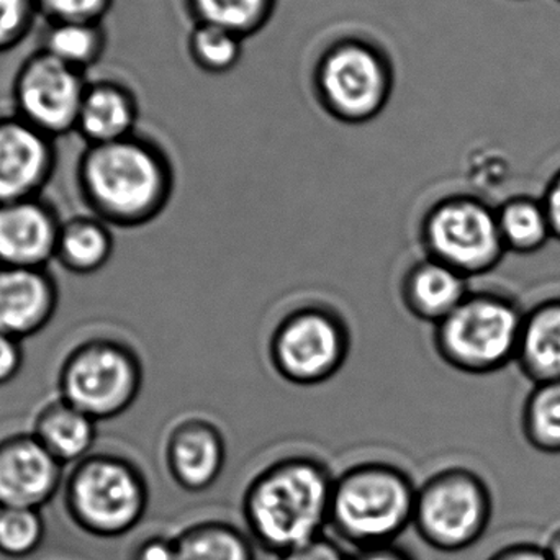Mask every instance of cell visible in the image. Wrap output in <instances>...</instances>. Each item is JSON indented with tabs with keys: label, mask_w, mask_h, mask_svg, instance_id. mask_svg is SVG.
<instances>
[{
	"label": "cell",
	"mask_w": 560,
	"mask_h": 560,
	"mask_svg": "<svg viewBox=\"0 0 560 560\" xmlns=\"http://www.w3.org/2000/svg\"><path fill=\"white\" fill-rule=\"evenodd\" d=\"M85 209L112 229L153 223L173 199L176 174L167 154L140 138L89 144L75 166Z\"/></svg>",
	"instance_id": "1"
},
{
	"label": "cell",
	"mask_w": 560,
	"mask_h": 560,
	"mask_svg": "<svg viewBox=\"0 0 560 560\" xmlns=\"http://www.w3.org/2000/svg\"><path fill=\"white\" fill-rule=\"evenodd\" d=\"M332 486L335 479L318 459L276 460L253 479L243 500L253 538L279 556L319 538L329 523Z\"/></svg>",
	"instance_id": "2"
},
{
	"label": "cell",
	"mask_w": 560,
	"mask_h": 560,
	"mask_svg": "<svg viewBox=\"0 0 560 560\" xmlns=\"http://www.w3.org/2000/svg\"><path fill=\"white\" fill-rule=\"evenodd\" d=\"M418 487L394 464L362 463L335 479L329 525L359 549L392 545L413 525Z\"/></svg>",
	"instance_id": "3"
},
{
	"label": "cell",
	"mask_w": 560,
	"mask_h": 560,
	"mask_svg": "<svg viewBox=\"0 0 560 560\" xmlns=\"http://www.w3.org/2000/svg\"><path fill=\"white\" fill-rule=\"evenodd\" d=\"M525 310L499 290H470L438 323L433 345L441 361L463 374L490 375L516 361Z\"/></svg>",
	"instance_id": "4"
},
{
	"label": "cell",
	"mask_w": 560,
	"mask_h": 560,
	"mask_svg": "<svg viewBox=\"0 0 560 560\" xmlns=\"http://www.w3.org/2000/svg\"><path fill=\"white\" fill-rule=\"evenodd\" d=\"M148 483L120 454L91 453L71 467L62 486L69 520L95 538L114 539L137 528L147 513Z\"/></svg>",
	"instance_id": "5"
},
{
	"label": "cell",
	"mask_w": 560,
	"mask_h": 560,
	"mask_svg": "<svg viewBox=\"0 0 560 560\" xmlns=\"http://www.w3.org/2000/svg\"><path fill=\"white\" fill-rule=\"evenodd\" d=\"M143 382V362L133 346L114 336H92L62 359L56 390L59 398L101 423L127 413Z\"/></svg>",
	"instance_id": "6"
},
{
	"label": "cell",
	"mask_w": 560,
	"mask_h": 560,
	"mask_svg": "<svg viewBox=\"0 0 560 560\" xmlns=\"http://www.w3.org/2000/svg\"><path fill=\"white\" fill-rule=\"evenodd\" d=\"M424 256L466 278L490 275L506 253L497 207L476 194H450L431 203L420 222Z\"/></svg>",
	"instance_id": "7"
},
{
	"label": "cell",
	"mask_w": 560,
	"mask_h": 560,
	"mask_svg": "<svg viewBox=\"0 0 560 560\" xmlns=\"http://www.w3.org/2000/svg\"><path fill=\"white\" fill-rule=\"evenodd\" d=\"M351 352L345 316L325 303H303L287 312L272 329L269 361L279 377L300 387L335 377Z\"/></svg>",
	"instance_id": "8"
},
{
	"label": "cell",
	"mask_w": 560,
	"mask_h": 560,
	"mask_svg": "<svg viewBox=\"0 0 560 560\" xmlns=\"http://www.w3.org/2000/svg\"><path fill=\"white\" fill-rule=\"evenodd\" d=\"M492 512V493L482 477L466 467H447L418 487L413 526L431 548L459 552L482 538Z\"/></svg>",
	"instance_id": "9"
},
{
	"label": "cell",
	"mask_w": 560,
	"mask_h": 560,
	"mask_svg": "<svg viewBox=\"0 0 560 560\" xmlns=\"http://www.w3.org/2000/svg\"><path fill=\"white\" fill-rule=\"evenodd\" d=\"M65 479V466L30 431L0 440V506L42 510Z\"/></svg>",
	"instance_id": "10"
},
{
	"label": "cell",
	"mask_w": 560,
	"mask_h": 560,
	"mask_svg": "<svg viewBox=\"0 0 560 560\" xmlns=\"http://www.w3.org/2000/svg\"><path fill=\"white\" fill-rule=\"evenodd\" d=\"M19 101L23 121L55 137L78 127L84 95L69 65L48 56L33 62L23 75Z\"/></svg>",
	"instance_id": "11"
},
{
	"label": "cell",
	"mask_w": 560,
	"mask_h": 560,
	"mask_svg": "<svg viewBox=\"0 0 560 560\" xmlns=\"http://www.w3.org/2000/svg\"><path fill=\"white\" fill-rule=\"evenodd\" d=\"M322 91L336 117L346 121L369 120L384 104V71L368 49L346 46L326 59Z\"/></svg>",
	"instance_id": "12"
},
{
	"label": "cell",
	"mask_w": 560,
	"mask_h": 560,
	"mask_svg": "<svg viewBox=\"0 0 560 560\" xmlns=\"http://www.w3.org/2000/svg\"><path fill=\"white\" fill-rule=\"evenodd\" d=\"M55 170L49 137L23 120L0 121V206L42 197Z\"/></svg>",
	"instance_id": "13"
},
{
	"label": "cell",
	"mask_w": 560,
	"mask_h": 560,
	"mask_svg": "<svg viewBox=\"0 0 560 560\" xmlns=\"http://www.w3.org/2000/svg\"><path fill=\"white\" fill-rule=\"evenodd\" d=\"M62 219L43 197L0 206V265L48 268Z\"/></svg>",
	"instance_id": "14"
},
{
	"label": "cell",
	"mask_w": 560,
	"mask_h": 560,
	"mask_svg": "<svg viewBox=\"0 0 560 560\" xmlns=\"http://www.w3.org/2000/svg\"><path fill=\"white\" fill-rule=\"evenodd\" d=\"M59 285L48 268L0 265V332L25 341L55 318Z\"/></svg>",
	"instance_id": "15"
},
{
	"label": "cell",
	"mask_w": 560,
	"mask_h": 560,
	"mask_svg": "<svg viewBox=\"0 0 560 560\" xmlns=\"http://www.w3.org/2000/svg\"><path fill=\"white\" fill-rule=\"evenodd\" d=\"M225 463V438L212 421L187 418L171 430L166 441V464L180 489L203 492L222 476Z\"/></svg>",
	"instance_id": "16"
},
{
	"label": "cell",
	"mask_w": 560,
	"mask_h": 560,
	"mask_svg": "<svg viewBox=\"0 0 560 560\" xmlns=\"http://www.w3.org/2000/svg\"><path fill=\"white\" fill-rule=\"evenodd\" d=\"M469 280L450 266L424 256L401 278L400 300L411 316L436 326L469 295Z\"/></svg>",
	"instance_id": "17"
},
{
	"label": "cell",
	"mask_w": 560,
	"mask_h": 560,
	"mask_svg": "<svg viewBox=\"0 0 560 560\" xmlns=\"http://www.w3.org/2000/svg\"><path fill=\"white\" fill-rule=\"evenodd\" d=\"M97 421L56 395L33 418L30 433L62 466H74L94 450Z\"/></svg>",
	"instance_id": "18"
},
{
	"label": "cell",
	"mask_w": 560,
	"mask_h": 560,
	"mask_svg": "<svg viewBox=\"0 0 560 560\" xmlns=\"http://www.w3.org/2000/svg\"><path fill=\"white\" fill-rule=\"evenodd\" d=\"M515 362L533 384L560 381V295L525 312Z\"/></svg>",
	"instance_id": "19"
},
{
	"label": "cell",
	"mask_w": 560,
	"mask_h": 560,
	"mask_svg": "<svg viewBox=\"0 0 560 560\" xmlns=\"http://www.w3.org/2000/svg\"><path fill=\"white\" fill-rule=\"evenodd\" d=\"M114 229L92 213L62 220L55 261L69 275L92 276L114 258Z\"/></svg>",
	"instance_id": "20"
},
{
	"label": "cell",
	"mask_w": 560,
	"mask_h": 560,
	"mask_svg": "<svg viewBox=\"0 0 560 560\" xmlns=\"http://www.w3.org/2000/svg\"><path fill=\"white\" fill-rule=\"evenodd\" d=\"M497 222L509 255H535L555 240L541 197H510L497 207Z\"/></svg>",
	"instance_id": "21"
},
{
	"label": "cell",
	"mask_w": 560,
	"mask_h": 560,
	"mask_svg": "<svg viewBox=\"0 0 560 560\" xmlns=\"http://www.w3.org/2000/svg\"><path fill=\"white\" fill-rule=\"evenodd\" d=\"M135 112L120 92L98 89L82 102L78 128L91 144H105L130 137Z\"/></svg>",
	"instance_id": "22"
},
{
	"label": "cell",
	"mask_w": 560,
	"mask_h": 560,
	"mask_svg": "<svg viewBox=\"0 0 560 560\" xmlns=\"http://www.w3.org/2000/svg\"><path fill=\"white\" fill-rule=\"evenodd\" d=\"M176 560H255V549L235 526L199 523L176 538Z\"/></svg>",
	"instance_id": "23"
},
{
	"label": "cell",
	"mask_w": 560,
	"mask_h": 560,
	"mask_svg": "<svg viewBox=\"0 0 560 560\" xmlns=\"http://www.w3.org/2000/svg\"><path fill=\"white\" fill-rule=\"evenodd\" d=\"M522 431L539 453L560 454V381L533 384L522 408Z\"/></svg>",
	"instance_id": "24"
},
{
	"label": "cell",
	"mask_w": 560,
	"mask_h": 560,
	"mask_svg": "<svg viewBox=\"0 0 560 560\" xmlns=\"http://www.w3.org/2000/svg\"><path fill=\"white\" fill-rule=\"evenodd\" d=\"M46 525L39 510L0 506V556L25 559L45 541Z\"/></svg>",
	"instance_id": "25"
},
{
	"label": "cell",
	"mask_w": 560,
	"mask_h": 560,
	"mask_svg": "<svg viewBox=\"0 0 560 560\" xmlns=\"http://www.w3.org/2000/svg\"><path fill=\"white\" fill-rule=\"evenodd\" d=\"M207 25L238 32L253 25L266 0H196Z\"/></svg>",
	"instance_id": "26"
},
{
	"label": "cell",
	"mask_w": 560,
	"mask_h": 560,
	"mask_svg": "<svg viewBox=\"0 0 560 560\" xmlns=\"http://www.w3.org/2000/svg\"><path fill=\"white\" fill-rule=\"evenodd\" d=\"M194 45H196L197 56L209 68L225 69L238 58V42L235 33L220 26L207 25L200 28Z\"/></svg>",
	"instance_id": "27"
},
{
	"label": "cell",
	"mask_w": 560,
	"mask_h": 560,
	"mask_svg": "<svg viewBox=\"0 0 560 560\" xmlns=\"http://www.w3.org/2000/svg\"><path fill=\"white\" fill-rule=\"evenodd\" d=\"M95 48V35L81 23H69L52 33L49 49L52 58L66 62H81L92 55Z\"/></svg>",
	"instance_id": "28"
},
{
	"label": "cell",
	"mask_w": 560,
	"mask_h": 560,
	"mask_svg": "<svg viewBox=\"0 0 560 560\" xmlns=\"http://www.w3.org/2000/svg\"><path fill=\"white\" fill-rule=\"evenodd\" d=\"M25 362L23 341L0 332V387H5L19 377Z\"/></svg>",
	"instance_id": "29"
},
{
	"label": "cell",
	"mask_w": 560,
	"mask_h": 560,
	"mask_svg": "<svg viewBox=\"0 0 560 560\" xmlns=\"http://www.w3.org/2000/svg\"><path fill=\"white\" fill-rule=\"evenodd\" d=\"M279 560H352L331 539L319 536L300 548L283 552Z\"/></svg>",
	"instance_id": "30"
},
{
	"label": "cell",
	"mask_w": 560,
	"mask_h": 560,
	"mask_svg": "<svg viewBox=\"0 0 560 560\" xmlns=\"http://www.w3.org/2000/svg\"><path fill=\"white\" fill-rule=\"evenodd\" d=\"M130 560H176V539L150 536L135 545Z\"/></svg>",
	"instance_id": "31"
},
{
	"label": "cell",
	"mask_w": 560,
	"mask_h": 560,
	"mask_svg": "<svg viewBox=\"0 0 560 560\" xmlns=\"http://www.w3.org/2000/svg\"><path fill=\"white\" fill-rule=\"evenodd\" d=\"M43 3L55 15L78 23L79 20L94 15L102 5V0H43Z\"/></svg>",
	"instance_id": "32"
},
{
	"label": "cell",
	"mask_w": 560,
	"mask_h": 560,
	"mask_svg": "<svg viewBox=\"0 0 560 560\" xmlns=\"http://www.w3.org/2000/svg\"><path fill=\"white\" fill-rule=\"evenodd\" d=\"M541 202L551 223L552 236L560 242V170L556 171L546 184Z\"/></svg>",
	"instance_id": "33"
},
{
	"label": "cell",
	"mask_w": 560,
	"mask_h": 560,
	"mask_svg": "<svg viewBox=\"0 0 560 560\" xmlns=\"http://www.w3.org/2000/svg\"><path fill=\"white\" fill-rule=\"evenodd\" d=\"M487 560H549V558L541 546L532 545V542H516V545L499 549Z\"/></svg>",
	"instance_id": "34"
},
{
	"label": "cell",
	"mask_w": 560,
	"mask_h": 560,
	"mask_svg": "<svg viewBox=\"0 0 560 560\" xmlns=\"http://www.w3.org/2000/svg\"><path fill=\"white\" fill-rule=\"evenodd\" d=\"M23 19V0H0V43L5 42Z\"/></svg>",
	"instance_id": "35"
},
{
	"label": "cell",
	"mask_w": 560,
	"mask_h": 560,
	"mask_svg": "<svg viewBox=\"0 0 560 560\" xmlns=\"http://www.w3.org/2000/svg\"><path fill=\"white\" fill-rule=\"evenodd\" d=\"M352 560H413V558L392 542V545L361 549V552Z\"/></svg>",
	"instance_id": "36"
},
{
	"label": "cell",
	"mask_w": 560,
	"mask_h": 560,
	"mask_svg": "<svg viewBox=\"0 0 560 560\" xmlns=\"http://www.w3.org/2000/svg\"><path fill=\"white\" fill-rule=\"evenodd\" d=\"M545 551L549 560H560V528L556 529V532L549 536Z\"/></svg>",
	"instance_id": "37"
}]
</instances>
